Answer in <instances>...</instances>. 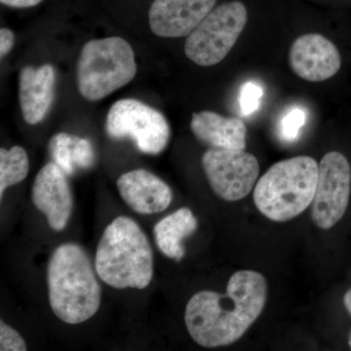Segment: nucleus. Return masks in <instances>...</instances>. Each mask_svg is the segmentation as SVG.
Listing matches in <instances>:
<instances>
[{
	"label": "nucleus",
	"instance_id": "f257e3e1",
	"mask_svg": "<svg viewBox=\"0 0 351 351\" xmlns=\"http://www.w3.org/2000/svg\"><path fill=\"white\" fill-rule=\"evenodd\" d=\"M267 299L265 276L239 270L230 276L226 294L205 290L191 298L184 313L186 329L203 348L232 345L258 319Z\"/></svg>",
	"mask_w": 351,
	"mask_h": 351
},
{
	"label": "nucleus",
	"instance_id": "f03ea898",
	"mask_svg": "<svg viewBox=\"0 0 351 351\" xmlns=\"http://www.w3.org/2000/svg\"><path fill=\"white\" fill-rule=\"evenodd\" d=\"M91 260L82 246L60 245L47 269L48 297L53 313L66 324L93 317L101 302V288Z\"/></svg>",
	"mask_w": 351,
	"mask_h": 351
},
{
	"label": "nucleus",
	"instance_id": "7ed1b4c3",
	"mask_svg": "<svg viewBox=\"0 0 351 351\" xmlns=\"http://www.w3.org/2000/svg\"><path fill=\"white\" fill-rule=\"evenodd\" d=\"M99 278L114 289L143 290L154 277L151 242L133 219L119 216L104 230L95 256Z\"/></svg>",
	"mask_w": 351,
	"mask_h": 351
},
{
	"label": "nucleus",
	"instance_id": "20e7f679",
	"mask_svg": "<svg viewBox=\"0 0 351 351\" xmlns=\"http://www.w3.org/2000/svg\"><path fill=\"white\" fill-rule=\"evenodd\" d=\"M318 164L309 156L279 161L262 176L254 189L258 211L274 221H287L313 203Z\"/></svg>",
	"mask_w": 351,
	"mask_h": 351
},
{
	"label": "nucleus",
	"instance_id": "39448f33",
	"mask_svg": "<svg viewBox=\"0 0 351 351\" xmlns=\"http://www.w3.org/2000/svg\"><path fill=\"white\" fill-rule=\"evenodd\" d=\"M136 73L135 53L125 39H93L83 46L78 60V90L88 101L101 100L128 84Z\"/></svg>",
	"mask_w": 351,
	"mask_h": 351
},
{
	"label": "nucleus",
	"instance_id": "423d86ee",
	"mask_svg": "<svg viewBox=\"0 0 351 351\" xmlns=\"http://www.w3.org/2000/svg\"><path fill=\"white\" fill-rule=\"evenodd\" d=\"M247 20L248 12L242 2H226L216 7L186 38V57L201 66L219 64L237 43Z\"/></svg>",
	"mask_w": 351,
	"mask_h": 351
},
{
	"label": "nucleus",
	"instance_id": "0eeeda50",
	"mask_svg": "<svg viewBox=\"0 0 351 351\" xmlns=\"http://www.w3.org/2000/svg\"><path fill=\"white\" fill-rule=\"evenodd\" d=\"M106 132L114 140L130 138L138 151L151 156L161 154L170 140V126L162 113L135 99L113 104Z\"/></svg>",
	"mask_w": 351,
	"mask_h": 351
},
{
	"label": "nucleus",
	"instance_id": "6e6552de",
	"mask_svg": "<svg viewBox=\"0 0 351 351\" xmlns=\"http://www.w3.org/2000/svg\"><path fill=\"white\" fill-rule=\"evenodd\" d=\"M351 167L339 152H330L318 166L317 184L313 201V219L321 230H330L343 219L350 203Z\"/></svg>",
	"mask_w": 351,
	"mask_h": 351
},
{
	"label": "nucleus",
	"instance_id": "1a4fd4ad",
	"mask_svg": "<svg viewBox=\"0 0 351 351\" xmlns=\"http://www.w3.org/2000/svg\"><path fill=\"white\" fill-rule=\"evenodd\" d=\"M202 166L210 186L226 201L246 197L260 175L256 156L237 149H210L202 157Z\"/></svg>",
	"mask_w": 351,
	"mask_h": 351
},
{
	"label": "nucleus",
	"instance_id": "9d476101",
	"mask_svg": "<svg viewBox=\"0 0 351 351\" xmlns=\"http://www.w3.org/2000/svg\"><path fill=\"white\" fill-rule=\"evenodd\" d=\"M32 200L45 215L53 230L61 232L68 225L73 213V193L66 173L56 163H47L39 171L32 186Z\"/></svg>",
	"mask_w": 351,
	"mask_h": 351
},
{
	"label": "nucleus",
	"instance_id": "9b49d317",
	"mask_svg": "<svg viewBox=\"0 0 351 351\" xmlns=\"http://www.w3.org/2000/svg\"><path fill=\"white\" fill-rule=\"evenodd\" d=\"M289 63L302 80L320 82L338 73L341 58L338 48L329 39L318 34H306L291 45Z\"/></svg>",
	"mask_w": 351,
	"mask_h": 351
},
{
	"label": "nucleus",
	"instance_id": "f8f14e48",
	"mask_svg": "<svg viewBox=\"0 0 351 351\" xmlns=\"http://www.w3.org/2000/svg\"><path fill=\"white\" fill-rule=\"evenodd\" d=\"M217 0H154L149 9L152 32L160 38L189 36L213 10Z\"/></svg>",
	"mask_w": 351,
	"mask_h": 351
},
{
	"label": "nucleus",
	"instance_id": "ddd939ff",
	"mask_svg": "<svg viewBox=\"0 0 351 351\" xmlns=\"http://www.w3.org/2000/svg\"><path fill=\"white\" fill-rule=\"evenodd\" d=\"M117 189L124 202L141 215L161 213L170 206L173 199L170 186L145 169H136L120 176Z\"/></svg>",
	"mask_w": 351,
	"mask_h": 351
},
{
	"label": "nucleus",
	"instance_id": "4468645a",
	"mask_svg": "<svg viewBox=\"0 0 351 351\" xmlns=\"http://www.w3.org/2000/svg\"><path fill=\"white\" fill-rule=\"evenodd\" d=\"M56 71L51 64L25 66L20 73L19 99L23 117L36 125L45 119L54 100Z\"/></svg>",
	"mask_w": 351,
	"mask_h": 351
},
{
	"label": "nucleus",
	"instance_id": "2eb2a0df",
	"mask_svg": "<svg viewBox=\"0 0 351 351\" xmlns=\"http://www.w3.org/2000/svg\"><path fill=\"white\" fill-rule=\"evenodd\" d=\"M191 129L200 142L212 149L244 151L246 147L247 127L241 119L203 110L193 113Z\"/></svg>",
	"mask_w": 351,
	"mask_h": 351
},
{
	"label": "nucleus",
	"instance_id": "dca6fc26",
	"mask_svg": "<svg viewBox=\"0 0 351 351\" xmlns=\"http://www.w3.org/2000/svg\"><path fill=\"white\" fill-rule=\"evenodd\" d=\"M197 219L189 208L182 207L164 217L154 228L157 247L166 257L180 262L184 256L182 239L197 228Z\"/></svg>",
	"mask_w": 351,
	"mask_h": 351
},
{
	"label": "nucleus",
	"instance_id": "f3484780",
	"mask_svg": "<svg viewBox=\"0 0 351 351\" xmlns=\"http://www.w3.org/2000/svg\"><path fill=\"white\" fill-rule=\"evenodd\" d=\"M29 157L19 145L0 149V198L10 186L24 181L29 173Z\"/></svg>",
	"mask_w": 351,
	"mask_h": 351
},
{
	"label": "nucleus",
	"instance_id": "a211bd4d",
	"mask_svg": "<svg viewBox=\"0 0 351 351\" xmlns=\"http://www.w3.org/2000/svg\"><path fill=\"white\" fill-rule=\"evenodd\" d=\"M73 138L75 136L68 133H59L53 136L49 142L53 160L66 175H73L76 169L73 162Z\"/></svg>",
	"mask_w": 351,
	"mask_h": 351
},
{
	"label": "nucleus",
	"instance_id": "6ab92c4d",
	"mask_svg": "<svg viewBox=\"0 0 351 351\" xmlns=\"http://www.w3.org/2000/svg\"><path fill=\"white\" fill-rule=\"evenodd\" d=\"M306 112L302 108L295 107L284 114L280 123V134L287 142H294L306 123Z\"/></svg>",
	"mask_w": 351,
	"mask_h": 351
},
{
	"label": "nucleus",
	"instance_id": "aec40b11",
	"mask_svg": "<svg viewBox=\"0 0 351 351\" xmlns=\"http://www.w3.org/2000/svg\"><path fill=\"white\" fill-rule=\"evenodd\" d=\"M263 96V89L257 82L244 83L240 89L239 104L242 115H250L257 112Z\"/></svg>",
	"mask_w": 351,
	"mask_h": 351
},
{
	"label": "nucleus",
	"instance_id": "412c9836",
	"mask_svg": "<svg viewBox=\"0 0 351 351\" xmlns=\"http://www.w3.org/2000/svg\"><path fill=\"white\" fill-rule=\"evenodd\" d=\"M73 162L75 168L88 169L92 167L95 162V152L93 145L88 138L75 136L73 145Z\"/></svg>",
	"mask_w": 351,
	"mask_h": 351
},
{
	"label": "nucleus",
	"instance_id": "4be33fe9",
	"mask_svg": "<svg viewBox=\"0 0 351 351\" xmlns=\"http://www.w3.org/2000/svg\"><path fill=\"white\" fill-rule=\"evenodd\" d=\"M0 350L25 351L27 350L25 339L12 327L0 321Z\"/></svg>",
	"mask_w": 351,
	"mask_h": 351
},
{
	"label": "nucleus",
	"instance_id": "5701e85b",
	"mask_svg": "<svg viewBox=\"0 0 351 351\" xmlns=\"http://www.w3.org/2000/svg\"><path fill=\"white\" fill-rule=\"evenodd\" d=\"M15 41V36L12 31L2 27L0 29V56L3 58L5 55L10 52Z\"/></svg>",
	"mask_w": 351,
	"mask_h": 351
},
{
	"label": "nucleus",
	"instance_id": "b1692460",
	"mask_svg": "<svg viewBox=\"0 0 351 351\" xmlns=\"http://www.w3.org/2000/svg\"><path fill=\"white\" fill-rule=\"evenodd\" d=\"M4 5L13 7V8H29V7L38 5L43 0H0Z\"/></svg>",
	"mask_w": 351,
	"mask_h": 351
},
{
	"label": "nucleus",
	"instance_id": "393cba45",
	"mask_svg": "<svg viewBox=\"0 0 351 351\" xmlns=\"http://www.w3.org/2000/svg\"><path fill=\"white\" fill-rule=\"evenodd\" d=\"M343 304H345L346 311H348V313L351 316V288L346 293L345 297H343ZM348 346H350L351 350V329L350 334H348Z\"/></svg>",
	"mask_w": 351,
	"mask_h": 351
}]
</instances>
